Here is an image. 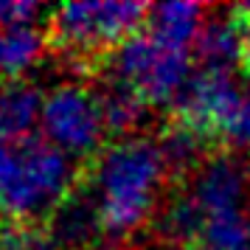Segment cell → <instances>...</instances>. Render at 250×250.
Instances as JSON below:
<instances>
[{"instance_id": "1", "label": "cell", "mask_w": 250, "mask_h": 250, "mask_svg": "<svg viewBox=\"0 0 250 250\" xmlns=\"http://www.w3.org/2000/svg\"><path fill=\"white\" fill-rule=\"evenodd\" d=\"M183 250H250V174L236 158H208L163 214Z\"/></svg>"}, {"instance_id": "2", "label": "cell", "mask_w": 250, "mask_h": 250, "mask_svg": "<svg viewBox=\"0 0 250 250\" xmlns=\"http://www.w3.org/2000/svg\"><path fill=\"white\" fill-rule=\"evenodd\" d=\"M169 174L171 166L160 144L144 135L118 138L96 155L87 191L102 214L110 242L129 239L146 225Z\"/></svg>"}, {"instance_id": "3", "label": "cell", "mask_w": 250, "mask_h": 250, "mask_svg": "<svg viewBox=\"0 0 250 250\" xmlns=\"http://www.w3.org/2000/svg\"><path fill=\"white\" fill-rule=\"evenodd\" d=\"M76 163L42 138L0 144V214L17 225L51 216L73 194Z\"/></svg>"}, {"instance_id": "4", "label": "cell", "mask_w": 250, "mask_h": 250, "mask_svg": "<svg viewBox=\"0 0 250 250\" xmlns=\"http://www.w3.org/2000/svg\"><path fill=\"white\" fill-rule=\"evenodd\" d=\"M149 9L132 0L62 3L51 14V42L73 59H99L138 34Z\"/></svg>"}, {"instance_id": "5", "label": "cell", "mask_w": 250, "mask_h": 250, "mask_svg": "<svg viewBox=\"0 0 250 250\" xmlns=\"http://www.w3.org/2000/svg\"><path fill=\"white\" fill-rule=\"evenodd\" d=\"M110 79L121 82L146 104H174L191 79V57L149 31H138L110 54Z\"/></svg>"}, {"instance_id": "6", "label": "cell", "mask_w": 250, "mask_h": 250, "mask_svg": "<svg viewBox=\"0 0 250 250\" xmlns=\"http://www.w3.org/2000/svg\"><path fill=\"white\" fill-rule=\"evenodd\" d=\"M40 132H42V141L65 152L68 158H84L96 152L107 132L99 93L73 82L57 84L42 102Z\"/></svg>"}, {"instance_id": "7", "label": "cell", "mask_w": 250, "mask_h": 250, "mask_svg": "<svg viewBox=\"0 0 250 250\" xmlns=\"http://www.w3.org/2000/svg\"><path fill=\"white\" fill-rule=\"evenodd\" d=\"M242 93H239L233 70L200 68L191 73L174 102V124L191 129L205 141L211 135L225 132L230 115L236 113Z\"/></svg>"}, {"instance_id": "8", "label": "cell", "mask_w": 250, "mask_h": 250, "mask_svg": "<svg viewBox=\"0 0 250 250\" xmlns=\"http://www.w3.org/2000/svg\"><path fill=\"white\" fill-rule=\"evenodd\" d=\"M48 233L59 250H93L110 242L90 191H73L48 216Z\"/></svg>"}, {"instance_id": "9", "label": "cell", "mask_w": 250, "mask_h": 250, "mask_svg": "<svg viewBox=\"0 0 250 250\" xmlns=\"http://www.w3.org/2000/svg\"><path fill=\"white\" fill-rule=\"evenodd\" d=\"M42 102L45 96H40V90L28 82L0 87V144L28 141L31 129L40 126Z\"/></svg>"}, {"instance_id": "10", "label": "cell", "mask_w": 250, "mask_h": 250, "mask_svg": "<svg viewBox=\"0 0 250 250\" xmlns=\"http://www.w3.org/2000/svg\"><path fill=\"white\" fill-rule=\"evenodd\" d=\"M205 6L200 3H158L149 6L146 31L174 48H186L200 40L205 28Z\"/></svg>"}, {"instance_id": "11", "label": "cell", "mask_w": 250, "mask_h": 250, "mask_svg": "<svg viewBox=\"0 0 250 250\" xmlns=\"http://www.w3.org/2000/svg\"><path fill=\"white\" fill-rule=\"evenodd\" d=\"M45 51V37L37 25H0V87L23 82Z\"/></svg>"}, {"instance_id": "12", "label": "cell", "mask_w": 250, "mask_h": 250, "mask_svg": "<svg viewBox=\"0 0 250 250\" xmlns=\"http://www.w3.org/2000/svg\"><path fill=\"white\" fill-rule=\"evenodd\" d=\"M194 45H197V59L203 62V68L233 70L236 62H245V31H242V20L236 17V12L225 20H208Z\"/></svg>"}, {"instance_id": "13", "label": "cell", "mask_w": 250, "mask_h": 250, "mask_svg": "<svg viewBox=\"0 0 250 250\" xmlns=\"http://www.w3.org/2000/svg\"><path fill=\"white\" fill-rule=\"evenodd\" d=\"M99 102H102L104 121H107L110 132H121L124 138H129V132L144 121L146 104L141 102L132 90H126L121 82L107 79V84L99 90Z\"/></svg>"}, {"instance_id": "14", "label": "cell", "mask_w": 250, "mask_h": 250, "mask_svg": "<svg viewBox=\"0 0 250 250\" xmlns=\"http://www.w3.org/2000/svg\"><path fill=\"white\" fill-rule=\"evenodd\" d=\"M163 155L169 160L171 171H197L208 158L205 155V138L186 129V126L174 124L171 129H166V135L158 141Z\"/></svg>"}, {"instance_id": "15", "label": "cell", "mask_w": 250, "mask_h": 250, "mask_svg": "<svg viewBox=\"0 0 250 250\" xmlns=\"http://www.w3.org/2000/svg\"><path fill=\"white\" fill-rule=\"evenodd\" d=\"M0 250H59L48 230L31 225H14L0 230Z\"/></svg>"}, {"instance_id": "16", "label": "cell", "mask_w": 250, "mask_h": 250, "mask_svg": "<svg viewBox=\"0 0 250 250\" xmlns=\"http://www.w3.org/2000/svg\"><path fill=\"white\" fill-rule=\"evenodd\" d=\"M222 138L236 149H250V90L242 93V102H239L236 113L230 115Z\"/></svg>"}, {"instance_id": "17", "label": "cell", "mask_w": 250, "mask_h": 250, "mask_svg": "<svg viewBox=\"0 0 250 250\" xmlns=\"http://www.w3.org/2000/svg\"><path fill=\"white\" fill-rule=\"evenodd\" d=\"M40 6L25 0H3L0 3V25H34Z\"/></svg>"}, {"instance_id": "18", "label": "cell", "mask_w": 250, "mask_h": 250, "mask_svg": "<svg viewBox=\"0 0 250 250\" xmlns=\"http://www.w3.org/2000/svg\"><path fill=\"white\" fill-rule=\"evenodd\" d=\"M236 17L242 20V31H245V65L250 70V6L236 9Z\"/></svg>"}, {"instance_id": "19", "label": "cell", "mask_w": 250, "mask_h": 250, "mask_svg": "<svg viewBox=\"0 0 250 250\" xmlns=\"http://www.w3.org/2000/svg\"><path fill=\"white\" fill-rule=\"evenodd\" d=\"M0 230H3V228H0Z\"/></svg>"}]
</instances>
